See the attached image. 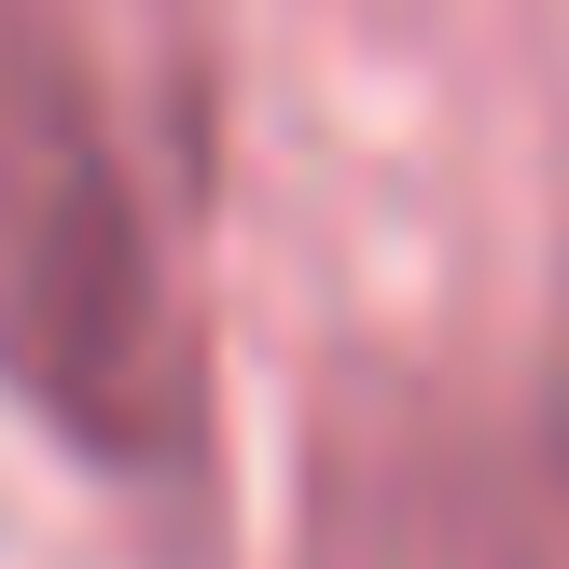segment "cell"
<instances>
[{
  "mask_svg": "<svg viewBox=\"0 0 569 569\" xmlns=\"http://www.w3.org/2000/svg\"><path fill=\"white\" fill-rule=\"evenodd\" d=\"M42 28H70V14H56V0H0V70H14V56L42 42Z\"/></svg>",
  "mask_w": 569,
  "mask_h": 569,
  "instance_id": "3",
  "label": "cell"
},
{
  "mask_svg": "<svg viewBox=\"0 0 569 569\" xmlns=\"http://www.w3.org/2000/svg\"><path fill=\"white\" fill-rule=\"evenodd\" d=\"M292 569H569V403L487 376H348L306 431Z\"/></svg>",
  "mask_w": 569,
  "mask_h": 569,
  "instance_id": "2",
  "label": "cell"
},
{
  "mask_svg": "<svg viewBox=\"0 0 569 569\" xmlns=\"http://www.w3.org/2000/svg\"><path fill=\"white\" fill-rule=\"evenodd\" d=\"M0 389L98 472H181L209 431L167 222L70 28L0 70Z\"/></svg>",
  "mask_w": 569,
  "mask_h": 569,
  "instance_id": "1",
  "label": "cell"
}]
</instances>
